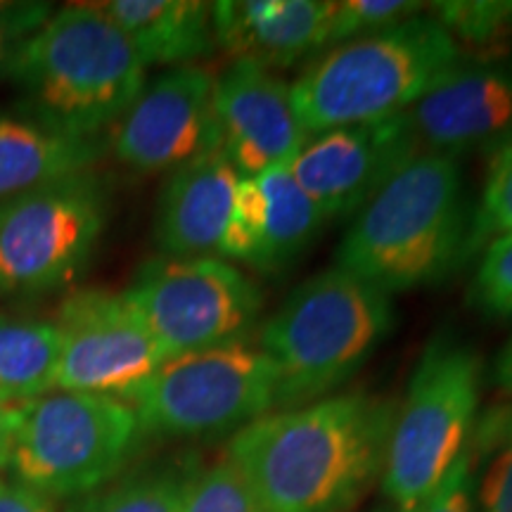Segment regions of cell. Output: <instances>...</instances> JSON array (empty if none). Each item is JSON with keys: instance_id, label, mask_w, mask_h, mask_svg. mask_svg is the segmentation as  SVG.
Returning <instances> with one entry per match:
<instances>
[{"instance_id": "32", "label": "cell", "mask_w": 512, "mask_h": 512, "mask_svg": "<svg viewBox=\"0 0 512 512\" xmlns=\"http://www.w3.org/2000/svg\"><path fill=\"white\" fill-rule=\"evenodd\" d=\"M0 512H57L48 496L38 494L17 479H0Z\"/></svg>"}, {"instance_id": "1", "label": "cell", "mask_w": 512, "mask_h": 512, "mask_svg": "<svg viewBox=\"0 0 512 512\" xmlns=\"http://www.w3.org/2000/svg\"><path fill=\"white\" fill-rule=\"evenodd\" d=\"M392 399L332 394L242 427L226 456L264 512H349L382 477Z\"/></svg>"}, {"instance_id": "9", "label": "cell", "mask_w": 512, "mask_h": 512, "mask_svg": "<svg viewBox=\"0 0 512 512\" xmlns=\"http://www.w3.org/2000/svg\"><path fill=\"white\" fill-rule=\"evenodd\" d=\"M107 223L93 171L0 202V292L24 297L69 285L86 268Z\"/></svg>"}, {"instance_id": "26", "label": "cell", "mask_w": 512, "mask_h": 512, "mask_svg": "<svg viewBox=\"0 0 512 512\" xmlns=\"http://www.w3.org/2000/svg\"><path fill=\"white\" fill-rule=\"evenodd\" d=\"M261 238H264V200L261 188L254 176H240L238 192H235L233 211L223 233L219 259L245 264L256 268L261 254Z\"/></svg>"}, {"instance_id": "35", "label": "cell", "mask_w": 512, "mask_h": 512, "mask_svg": "<svg viewBox=\"0 0 512 512\" xmlns=\"http://www.w3.org/2000/svg\"><path fill=\"white\" fill-rule=\"evenodd\" d=\"M22 43L24 38L3 34V31H0V79L10 76L12 64H15V57L19 53V48H22Z\"/></svg>"}, {"instance_id": "34", "label": "cell", "mask_w": 512, "mask_h": 512, "mask_svg": "<svg viewBox=\"0 0 512 512\" xmlns=\"http://www.w3.org/2000/svg\"><path fill=\"white\" fill-rule=\"evenodd\" d=\"M491 377H494L496 387L512 399V337L503 344V349L498 351Z\"/></svg>"}, {"instance_id": "8", "label": "cell", "mask_w": 512, "mask_h": 512, "mask_svg": "<svg viewBox=\"0 0 512 512\" xmlns=\"http://www.w3.org/2000/svg\"><path fill=\"white\" fill-rule=\"evenodd\" d=\"M131 406L145 434H235L278 411L280 377L271 358L247 339L169 358Z\"/></svg>"}, {"instance_id": "5", "label": "cell", "mask_w": 512, "mask_h": 512, "mask_svg": "<svg viewBox=\"0 0 512 512\" xmlns=\"http://www.w3.org/2000/svg\"><path fill=\"white\" fill-rule=\"evenodd\" d=\"M394 328L389 294L332 266L294 287L261 325L259 347L280 377V411L332 396Z\"/></svg>"}, {"instance_id": "27", "label": "cell", "mask_w": 512, "mask_h": 512, "mask_svg": "<svg viewBox=\"0 0 512 512\" xmlns=\"http://www.w3.org/2000/svg\"><path fill=\"white\" fill-rule=\"evenodd\" d=\"M420 0H339L332 22V48L370 34H380L427 12Z\"/></svg>"}, {"instance_id": "11", "label": "cell", "mask_w": 512, "mask_h": 512, "mask_svg": "<svg viewBox=\"0 0 512 512\" xmlns=\"http://www.w3.org/2000/svg\"><path fill=\"white\" fill-rule=\"evenodd\" d=\"M57 389L131 403L166 356L124 292L79 290L57 313Z\"/></svg>"}, {"instance_id": "24", "label": "cell", "mask_w": 512, "mask_h": 512, "mask_svg": "<svg viewBox=\"0 0 512 512\" xmlns=\"http://www.w3.org/2000/svg\"><path fill=\"white\" fill-rule=\"evenodd\" d=\"M178 512H264L238 467L223 456L188 472Z\"/></svg>"}, {"instance_id": "22", "label": "cell", "mask_w": 512, "mask_h": 512, "mask_svg": "<svg viewBox=\"0 0 512 512\" xmlns=\"http://www.w3.org/2000/svg\"><path fill=\"white\" fill-rule=\"evenodd\" d=\"M430 15L451 34L456 46L475 57H508L512 48V0H441Z\"/></svg>"}, {"instance_id": "4", "label": "cell", "mask_w": 512, "mask_h": 512, "mask_svg": "<svg viewBox=\"0 0 512 512\" xmlns=\"http://www.w3.org/2000/svg\"><path fill=\"white\" fill-rule=\"evenodd\" d=\"M463 53L430 12L325 50L292 83L309 136L408 112Z\"/></svg>"}, {"instance_id": "7", "label": "cell", "mask_w": 512, "mask_h": 512, "mask_svg": "<svg viewBox=\"0 0 512 512\" xmlns=\"http://www.w3.org/2000/svg\"><path fill=\"white\" fill-rule=\"evenodd\" d=\"M143 434L131 403L53 389L22 406L10 470L50 501L81 498L119 477Z\"/></svg>"}, {"instance_id": "2", "label": "cell", "mask_w": 512, "mask_h": 512, "mask_svg": "<svg viewBox=\"0 0 512 512\" xmlns=\"http://www.w3.org/2000/svg\"><path fill=\"white\" fill-rule=\"evenodd\" d=\"M470 221L458 159L420 152L358 211L335 266L389 297L437 285L467 259Z\"/></svg>"}, {"instance_id": "23", "label": "cell", "mask_w": 512, "mask_h": 512, "mask_svg": "<svg viewBox=\"0 0 512 512\" xmlns=\"http://www.w3.org/2000/svg\"><path fill=\"white\" fill-rule=\"evenodd\" d=\"M188 472L145 470L74 498L67 512H178Z\"/></svg>"}, {"instance_id": "33", "label": "cell", "mask_w": 512, "mask_h": 512, "mask_svg": "<svg viewBox=\"0 0 512 512\" xmlns=\"http://www.w3.org/2000/svg\"><path fill=\"white\" fill-rule=\"evenodd\" d=\"M24 403L3 401L0 399V470L10 467L12 446H15V434L19 425V415H22Z\"/></svg>"}, {"instance_id": "28", "label": "cell", "mask_w": 512, "mask_h": 512, "mask_svg": "<svg viewBox=\"0 0 512 512\" xmlns=\"http://www.w3.org/2000/svg\"><path fill=\"white\" fill-rule=\"evenodd\" d=\"M470 304L484 316L512 318V233L482 249V261L470 283Z\"/></svg>"}, {"instance_id": "13", "label": "cell", "mask_w": 512, "mask_h": 512, "mask_svg": "<svg viewBox=\"0 0 512 512\" xmlns=\"http://www.w3.org/2000/svg\"><path fill=\"white\" fill-rule=\"evenodd\" d=\"M420 152L411 119L403 112L375 124L311 136L290 164V174L325 219H342L358 214Z\"/></svg>"}, {"instance_id": "36", "label": "cell", "mask_w": 512, "mask_h": 512, "mask_svg": "<svg viewBox=\"0 0 512 512\" xmlns=\"http://www.w3.org/2000/svg\"><path fill=\"white\" fill-rule=\"evenodd\" d=\"M370 512H403V510L394 508V505H384V508H375V510H370Z\"/></svg>"}, {"instance_id": "3", "label": "cell", "mask_w": 512, "mask_h": 512, "mask_svg": "<svg viewBox=\"0 0 512 512\" xmlns=\"http://www.w3.org/2000/svg\"><path fill=\"white\" fill-rule=\"evenodd\" d=\"M147 67L95 3L64 5L22 43L10 79L57 131L100 140L145 88Z\"/></svg>"}, {"instance_id": "10", "label": "cell", "mask_w": 512, "mask_h": 512, "mask_svg": "<svg viewBox=\"0 0 512 512\" xmlns=\"http://www.w3.org/2000/svg\"><path fill=\"white\" fill-rule=\"evenodd\" d=\"M166 361L247 342L264 311L259 285L219 256L162 259L140 268L124 292Z\"/></svg>"}, {"instance_id": "18", "label": "cell", "mask_w": 512, "mask_h": 512, "mask_svg": "<svg viewBox=\"0 0 512 512\" xmlns=\"http://www.w3.org/2000/svg\"><path fill=\"white\" fill-rule=\"evenodd\" d=\"M102 155V138L69 136L34 114H0V202L93 171Z\"/></svg>"}, {"instance_id": "6", "label": "cell", "mask_w": 512, "mask_h": 512, "mask_svg": "<svg viewBox=\"0 0 512 512\" xmlns=\"http://www.w3.org/2000/svg\"><path fill=\"white\" fill-rule=\"evenodd\" d=\"M482 394V361L465 344L439 335L422 351L396 408L382 467L389 505L418 512L467 451Z\"/></svg>"}, {"instance_id": "29", "label": "cell", "mask_w": 512, "mask_h": 512, "mask_svg": "<svg viewBox=\"0 0 512 512\" xmlns=\"http://www.w3.org/2000/svg\"><path fill=\"white\" fill-rule=\"evenodd\" d=\"M505 441L475 484V512H512V420Z\"/></svg>"}, {"instance_id": "20", "label": "cell", "mask_w": 512, "mask_h": 512, "mask_svg": "<svg viewBox=\"0 0 512 512\" xmlns=\"http://www.w3.org/2000/svg\"><path fill=\"white\" fill-rule=\"evenodd\" d=\"M254 178L264 200V238L254 271L280 273L302 259L328 219L294 181L290 166H275Z\"/></svg>"}, {"instance_id": "16", "label": "cell", "mask_w": 512, "mask_h": 512, "mask_svg": "<svg viewBox=\"0 0 512 512\" xmlns=\"http://www.w3.org/2000/svg\"><path fill=\"white\" fill-rule=\"evenodd\" d=\"M332 0H221L211 3L216 48L268 72L290 69L332 48Z\"/></svg>"}, {"instance_id": "19", "label": "cell", "mask_w": 512, "mask_h": 512, "mask_svg": "<svg viewBox=\"0 0 512 512\" xmlns=\"http://www.w3.org/2000/svg\"><path fill=\"white\" fill-rule=\"evenodd\" d=\"M124 31L145 67H190L216 48L211 3L202 0H110L98 3Z\"/></svg>"}, {"instance_id": "25", "label": "cell", "mask_w": 512, "mask_h": 512, "mask_svg": "<svg viewBox=\"0 0 512 512\" xmlns=\"http://www.w3.org/2000/svg\"><path fill=\"white\" fill-rule=\"evenodd\" d=\"M512 233V143L489 159V171L482 200L470 221L467 235V259L482 252L496 238Z\"/></svg>"}, {"instance_id": "15", "label": "cell", "mask_w": 512, "mask_h": 512, "mask_svg": "<svg viewBox=\"0 0 512 512\" xmlns=\"http://www.w3.org/2000/svg\"><path fill=\"white\" fill-rule=\"evenodd\" d=\"M219 150L240 176L290 166L309 143L292 83L252 62H233L214 83Z\"/></svg>"}, {"instance_id": "14", "label": "cell", "mask_w": 512, "mask_h": 512, "mask_svg": "<svg viewBox=\"0 0 512 512\" xmlns=\"http://www.w3.org/2000/svg\"><path fill=\"white\" fill-rule=\"evenodd\" d=\"M422 152L458 159L512 143V57H472L448 67L408 110Z\"/></svg>"}, {"instance_id": "17", "label": "cell", "mask_w": 512, "mask_h": 512, "mask_svg": "<svg viewBox=\"0 0 512 512\" xmlns=\"http://www.w3.org/2000/svg\"><path fill=\"white\" fill-rule=\"evenodd\" d=\"M240 174L221 150L171 171L159 192L155 242L171 259L219 256Z\"/></svg>"}, {"instance_id": "21", "label": "cell", "mask_w": 512, "mask_h": 512, "mask_svg": "<svg viewBox=\"0 0 512 512\" xmlns=\"http://www.w3.org/2000/svg\"><path fill=\"white\" fill-rule=\"evenodd\" d=\"M60 349L55 323L0 316V399L27 403L57 389Z\"/></svg>"}, {"instance_id": "12", "label": "cell", "mask_w": 512, "mask_h": 512, "mask_svg": "<svg viewBox=\"0 0 512 512\" xmlns=\"http://www.w3.org/2000/svg\"><path fill=\"white\" fill-rule=\"evenodd\" d=\"M214 83L207 69L176 67L145 83L143 93L110 128L114 157L140 174L176 171L219 150Z\"/></svg>"}, {"instance_id": "30", "label": "cell", "mask_w": 512, "mask_h": 512, "mask_svg": "<svg viewBox=\"0 0 512 512\" xmlns=\"http://www.w3.org/2000/svg\"><path fill=\"white\" fill-rule=\"evenodd\" d=\"M475 467H472L470 448L448 472L430 501L418 512H475Z\"/></svg>"}, {"instance_id": "31", "label": "cell", "mask_w": 512, "mask_h": 512, "mask_svg": "<svg viewBox=\"0 0 512 512\" xmlns=\"http://www.w3.org/2000/svg\"><path fill=\"white\" fill-rule=\"evenodd\" d=\"M53 12V5L38 0H0V31L27 41L48 22Z\"/></svg>"}]
</instances>
